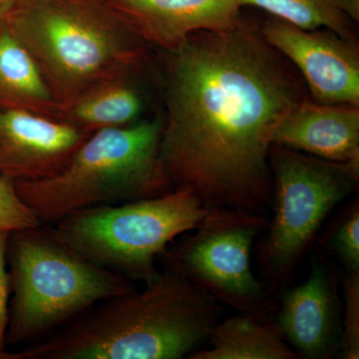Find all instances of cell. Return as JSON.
I'll list each match as a JSON object with an SVG mask.
<instances>
[{"label":"cell","mask_w":359,"mask_h":359,"mask_svg":"<svg viewBox=\"0 0 359 359\" xmlns=\"http://www.w3.org/2000/svg\"><path fill=\"white\" fill-rule=\"evenodd\" d=\"M166 52L160 155L172 188L192 193L205 209L266 215L269 150L304 100L299 82L263 35L241 23L194 33Z\"/></svg>","instance_id":"1"},{"label":"cell","mask_w":359,"mask_h":359,"mask_svg":"<svg viewBox=\"0 0 359 359\" xmlns=\"http://www.w3.org/2000/svg\"><path fill=\"white\" fill-rule=\"evenodd\" d=\"M145 285L32 342L21 351L25 359L188 358L219 323V302L166 266Z\"/></svg>","instance_id":"2"},{"label":"cell","mask_w":359,"mask_h":359,"mask_svg":"<svg viewBox=\"0 0 359 359\" xmlns=\"http://www.w3.org/2000/svg\"><path fill=\"white\" fill-rule=\"evenodd\" d=\"M6 22L61 107L145 61L146 42L107 0H20Z\"/></svg>","instance_id":"3"},{"label":"cell","mask_w":359,"mask_h":359,"mask_svg":"<svg viewBox=\"0 0 359 359\" xmlns=\"http://www.w3.org/2000/svg\"><path fill=\"white\" fill-rule=\"evenodd\" d=\"M160 118L89 134L60 171L18 181L42 224L96 205L121 204L173 191L160 155Z\"/></svg>","instance_id":"4"},{"label":"cell","mask_w":359,"mask_h":359,"mask_svg":"<svg viewBox=\"0 0 359 359\" xmlns=\"http://www.w3.org/2000/svg\"><path fill=\"white\" fill-rule=\"evenodd\" d=\"M7 263L9 344L37 341L96 304L135 289L131 280L66 244L49 224L11 233Z\"/></svg>","instance_id":"5"},{"label":"cell","mask_w":359,"mask_h":359,"mask_svg":"<svg viewBox=\"0 0 359 359\" xmlns=\"http://www.w3.org/2000/svg\"><path fill=\"white\" fill-rule=\"evenodd\" d=\"M205 212L192 193L173 190L148 199L87 208L49 226L93 263L149 285L159 275L157 259L180 236L195 230Z\"/></svg>","instance_id":"6"},{"label":"cell","mask_w":359,"mask_h":359,"mask_svg":"<svg viewBox=\"0 0 359 359\" xmlns=\"http://www.w3.org/2000/svg\"><path fill=\"white\" fill-rule=\"evenodd\" d=\"M273 218L257 245V264L271 287L289 280L332 210L358 190L359 163L320 159L278 145L269 155Z\"/></svg>","instance_id":"7"},{"label":"cell","mask_w":359,"mask_h":359,"mask_svg":"<svg viewBox=\"0 0 359 359\" xmlns=\"http://www.w3.org/2000/svg\"><path fill=\"white\" fill-rule=\"evenodd\" d=\"M268 223L266 215L207 209L192 235L170 245L161 259L166 268L238 313L273 320L268 294L250 266L252 245Z\"/></svg>","instance_id":"8"},{"label":"cell","mask_w":359,"mask_h":359,"mask_svg":"<svg viewBox=\"0 0 359 359\" xmlns=\"http://www.w3.org/2000/svg\"><path fill=\"white\" fill-rule=\"evenodd\" d=\"M264 40L301 71L314 102L359 106V52L337 33L304 30L273 18Z\"/></svg>","instance_id":"9"},{"label":"cell","mask_w":359,"mask_h":359,"mask_svg":"<svg viewBox=\"0 0 359 359\" xmlns=\"http://www.w3.org/2000/svg\"><path fill=\"white\" fill-rule=\"evenodd\" d=\"M334 264L316 249L309 278L283 295L273 320L299 358L339 356L342 304Z\"/></svg>","instance_id":"10"},{"label":"cell","mask_w":359,"mask_h":359,"mask_svg":"<svg viewBox=\"0 0 359 359\" xmlns=\"http://www.w3.org/2000/svg\"><path fill=\"white\" fill-rule=\"evenodd\" d=\"M88 136L48 116L0 107V175L15 182L48 178L67 164Z\"/></svg>","instance_id":"11"},{"label":"cell","mask_w":359,"mask_h":359,"mask_svg":"<svg viewBox=\"0 0 359 359\" xmlns=\"http://www.w3.org/2000/svg\"><path fill=\"white\" fill-rule=\"evenodd\" d=\"M146 43L177 48L194 33L240 25L238 0H107Z\"/></svg>","instance_id":"12"},{"label":"cell","mask_w":359,"mask_h":359,"mask_svg":"<svg viewBox=\"0 0 359 359\" xmlns=\"http://www.w3.org/2000/svg\"><path fill=\"white\" fill-rule=\"evenodd\" d=\"M273 145L337 163H359V106L304 99L276 130Z\"/></svg>","instance_id":"13"},{"label":"cell","mask_w":359,"mask_h":359,"mask_svg":"<svg viewBox=\"0 0 359 359\" xmlns=\"http://www.w3.org/2000/svg\"><path fill=\"white\" fill-rule=\"evenodd\" d=\"M189 359H297L299 355L283 339L275 320L262 321L249 314L217 323L207 339Z\"/></svg>","instance_id":"14"},{"label":"cell","mask_w":359,"mask_h":359,"mask_svg":"<svg viewBox=\"0 0 359 359\" xmlns=\"http://www.w3.org/2000/svg\"><path fill=\"white\" fill-rule=\"evenodd\" d=\"M0 107L18 108L57 119L60 104L52 95L29 52L0 25Z\"/></svg>","instance_id":"15"},{"label":"cell","mask_w":359,"mask_h":359,"mask_svg":"<svg viewBox=\"0 0 359 359\" xmlns=\"http://www.w3.org/2000/svg\"><path fill=\"white\" fill-rule=\"evenodd\" d=\"M132 76L114 78L87 90L61 107L58 120L89 134L138 122L143 99Z\"/></svg>","instance_id":"16"},{"label":"cell","mask_w":359,"mask_h":359,"mask_svg":"<svg viewBox=\"0 0 359 359\" xmlns=\"http://www.w3.org/2000/svg\"><path fill=\"white\" fill-rule=\"evenodd\" d=\"M238 6L263 9L275 18L304 30L327 28L342 39L355 41L351 20L339 0H238Z\"/></svg>","instance_id":"17"},{"label":"cell","mask_w":359,"mask_h":359,"mask_svg":"<svg viewBox=\"0 0 359 359\" xmlns=\"http://www.w3.org/2000/svg\"><path fill=\"white\" fill-rule=\"evenodd\" d=\"M325 245L347 273L359 271V203L356 199L335 219Z\"/></svg>","instance_id":"18"},{"label":"cell","mask_w":359,"mask_h":359,"mask_svg":"<svg viewBox=\"0 0 359 359\" xmlns=\"http://www.w3.org/2000/svg\"><path fill=\"white\" fill-rule=\"evenodd\" d=\"M41 224L18 193L16 182L11 177L0 175V233H13Z\"/></svg>","instance_id":"19"},{"label":"cell","mask_w":359,"mask_h":359,"mask_svg":"<svg viewBox=\"0 0 359 359\" xmlns=\"http://www.w3.org/2000/svg\"><path fill=\"white\" fill-rule=\"evenodd\" d=\"M342 330L339 356L359 358V271L347 273L344 280Z\"/></svg>","instance_id":"20"},{"label":"cell","mask_w":359,"mask_h":359,"mask_svg":"<svg viewBox=\"0 0 359 359\" xmlns=\"http://www.w3.org/2000/svg\"><path fill=\"white\" fill-rule=\"evenodd\" d=\"M11 233H0V351H6V330L11 304V278H9L7 252Z\"/></svg>","instance_id":"21"},{"label":"cell","mask_w":359,"mask_h":359,"mask_svg":"<svg viewBox=\"0 0 359 359\" xmlns=\"http://www.w3.org/2000/svg\"><path fill=\"white\" fill-rule=\"evenodd\" d=\"M340 8L349 20L358 22L359 0H339Z\"/></svg>","instance_id":"22"},{"label":"cell","mask_w":359,"mask_h":359,"mask_svg":"<svg viewBox=\"0 0 359 359\" xmlns=\"http://www.w3.org/2000/svg\"><path fill=\"white\" fill-rule=\"evenodd\" d=\"M0 359H25L22 353H11L7 351H0Z\"/></svg>","instance_id":"23"},{"label":"cell","mask_w":359,"mask_h":359,"mask_svg":"<svg viewBox=\"0 0 359 359\" xmlns=\"http://www.w3.org/2000/svg\"><path fill=\"white\" fill-rule=\"evenodd\" d=\"M13 6H0V25L6 21L9 9Z\"/></svg>","instance_id":"24"},{"label":"cell","mask_w":359,"mask_h":359,"mask_svg":"<svg viewBox=\"0 0 359 359\" xmlns=\"http://www.w3.org/2000/svg\"><path fill=\"white\" fill-rule=\"evenodd\" d=\"M20 0H0V6H13Z\"/></svg>","instance_id":"25"}]
</instances>
